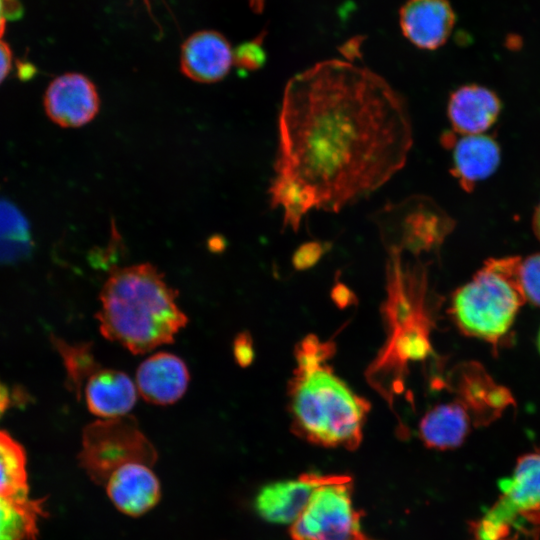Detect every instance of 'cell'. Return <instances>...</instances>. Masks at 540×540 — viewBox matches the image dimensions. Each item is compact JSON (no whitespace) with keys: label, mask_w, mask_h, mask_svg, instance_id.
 <instances>
[{"label":"cell","mask_w":540,"mask_h":540,"mask_svg":"<svg viewBox=\"0 0 540 540\" xmlns=\"http://www.w3.org/2000/svg\"><path fill=\"white\" fill-rule=\"evenodd\" d=\"M413 143L403 97L347 61L318 62L286 84L270 204L297 231L312 209L339 212L382 187Z\"/></svg>","instance_id":"6da1fadb"},{"label":"cell","mask_w":540,"mask_h":540,"mask_svg":"<svg viewBox=\"0 0 540 540\" xmlns=\"http://www.w3.org/2000/svg\"><path fill=\"white\" fill-rule=\"evenodd\" d=\"M178 291L151 263L113 266L99 295L95 315L100 333L133 354L172 343L187 325Z\"/></svg>","instance_id":"7a4b0ae2"},{"label":"cell","mask_w":540,"mask_h":540,"mask_svg":"<svg viewBox=\"0 0 540 540\" xmlns=\"http://www.w3.org/2000/svg\"><path fill=\"white\" fill-rule=\"evenodd\" d=\"M387 299L382 312L387 340L366 372L371 385L392 404L404 388L410 362L432 352V318L427 305V282L420 266L411 267L397 253L389 254Z\"/></svg>","instance_id":"3957f363"},{"label":"cell","mask_w":540,"mask_h":540,"mask_svg":"<svg viewBox=\"0 0 540 540\" xmlns=\"http://www.w3.org/2000/svg\"><path fill=\"white\" fill-rule=\"evenodd\" d=\"M292 431L329 448L355 450L363 438L370 403L354 393L327 364L295 371L288 387Z\"/></svg>","instance_id":"277c9868"},{"label":"cell","mask_w":540,"mask_h":540,"mask_svg":"<svg viewBox=\"0 0 540 540\" xmlns=\"http://www.w3.org/2000/svg\"><path fill=\"white\" fill-rule=\"evenodd\" d=\"M524 302L512 275L511 257L492 258L455 291L450 314L467 336L497 344Z\"/></svg>","instance_id":"5b68a950"},{"label":"cell","mask_w":540,"mask_h":540,"mask_svg":"<svg viewBox=\"0 0 540 540\" xmlns=\"http://www.w3.org/2000/svg\"><path fill=\"white\" fill-rule=\"evenodd\" d=\"M156 460L154 445L130 414L99 419L83 430L79 462L97 484L104 485L113 471L127 463L153 466Z\"/></svg>","instance_id":"8992f818"},{"label":"cell","mask_w":540,"mask_h":540,"mask_svg":"<svg viewBox=\"0 0 540 540\" xmlns=\"http://www.w3.org/2000/svg\"><path fill=\"white\" fill-rule=\"evenodd\" d=\"M362 515L353 505L351 478L340 475L315 490L290 525L291 540H367L361 530Z\"/></svg>","instance_id":"52a82bcc"},{"label":"cell","mask_w":540,"mask_h":540,"mask_svg":"<svg viewBox=\"0 0 540 540\" xmlns=\"http://www.w3.org/2000/svg\"><path fill=\"white\" fill-rule=\"evenodd\" d=\"M501 496L483 519L508 530L518 515L540 510V452L521 456L513 474L499 482Z\"/></svg>","instance_id":"ba28073f"},{"label":"cell","mask_w":540,"mask_h":540,"mask_svg":"<svg viewBox=\"0 0 540 540\" xmlns=\"http://www.w3.org/2000/svg\"><path fill=\"white\" fill-rule=\"evenodd\" d=\"M450 382L456 400L465 407L474 426L490 424L514 404L510 391L497 384L477 363L456 367Z\"/></svg>","instance_id":"9c48e42d"},{"label":"cell","mask_w":540,"mask_h":540,"mask_svg":"<svg viewBox=\"0 0 540 540\" xmlns=\"http://www.w3.org/2000/svg\"><path fill=\"white\" fill-rule=\"evenodd\" d=\"M339 477L308 472L295 479L267 483L255 495L254 509L269 523L291 525L302 514L315 490Z\"/></svg>","instance_id":"30bf717a"},{"label":"cell","mask_w":540,"mask_h":540,"mask_svg":"<svg viewBox=\"0 0 540 540\" xmlns=\"http://www.w3.org/2000/svg\"><path fill=\"white\" fill-rule=\"evenodd\" d=\"M44 109L57 125L76 128L89 123L99 111V95L85 75L65 73L51 81L44 94Z\"/></svg>","instance_id":"8fae6325"},{"label":"cell","mask_w":540,"mask_h":540,"mask_svg":"<svg viewBox=\"0 0 540 540\" xmlns=\"http://www.w3.org/2000/svg\"><path fill=\"white\" fill-rule=\"evenodd\" d=\"M105 489L113 505L123 514L138 517L154 508L161 498V485L152 466L132 462L113 471Z\"/></svg>","instance_id":"7c38bea8"},{"label":"cell","mask_w":540,"mask_h":540,"mask_svg":"<svg viewBox=\"0 0 540 540\" xmlns=\"http://www.w3.org/2000/svg\"><path fill=\"white\" fill-rule=\"evenodd\" d=\"M399 22L412 44L435 50L450 37L456 15L448 0H408L400 10Z\"/></svg>","instance_id":"4fadbf2b"},{"label":"cell","mask_w":540,"mask_h":540,"mask_svg":"<svg viewBox=\"0 0 540 540\" xmlns=\"http://www.w3.org/2000/svg\"><path fill=\"white\" fill-rule=\"evenodd\" d=\"M190 372L186 363L170 352H158L138 366L135 385L140 396L154 405H170L186 392Z\"/></svg>","instance_id":"5bb4252c"},{"label":"cell","mask_w":540,"mask_h":540,"mask_svg":"<svg viewBox=\"0 0 540 540\" xmlns=\"http://www.w3.org/2000/svg\"><path fill=\"white\" fill-rule=\"evenodd\" d=\"M233 64L234 51L229 41L216 31H198L181 47V71L196 82H217L228 74Z\"/></svg>","instance_id":"9a60e30c"},{"label":"cell","mask_w":540,"mask_h":540,"mask_svg":"<svg viewBox=\"0 0 540 540\" xmlns=\"http://www.w3.org/2000/svg\"><path fill=\"white\" fill-rule=\"evenodd\" d=\"M443 140L446 147L452 148V174L467 192L492 175L499 166L500 148L490 136L476 134L456 138L449 133Z\"/></svg>","instance_id":"2e32d148"},{"label":"cell","mask_w":540,"mask_h":540,"mask_svg":"<svg viewBox=\"0 0 540 540\" xmlns=\"http://www.w3.org/2000/svg\"><path fill=\"white\" fill-rule=\"evenodd\" d=\"M137 393L135 382L125 372L103 367L83 388L87 408L100 419L128 415L136 403Z\"/></svg>","instance_id":"e0dca14e"},{"label":"cell","mask_w":540,"mask_h":540,"mask_svg":"<svg viewBox=\"0 0 540 540\" xmlns=\"http://www.w3.org/2000/svg\"><path fill=\"white\" fill-rule=\"evenodd\" d=\"M500 101L489 89L466 85L454 91L448 102V117L460 135L482 134L496 121Z\"/></svg>","instance_id":"ac0fdd59"},{"label":"cell","mask_w":540,"mask_h":540,"mask_svg":"<svg viewBox=\"0 0 540 540\" xmlns=\"http://www.w3.org/2000/svg\"><path fill=\"white\" fill-rule=\"evenodd\" d=\"M472 419L457 400L434 406L419 423V436L430 449L451 450L462 445L467 438Z\"/></svg>","instance_id":"d6986e66"},{"label":"cell","mask_w":540,"mask_h":540,"mask_svg":"<svg viewBox=\"0 0 540 540\" xmlns=\"http://www.w3.org/2000/svg\"><path fill=\"white\" fill-rule=\"evenodd\" d=\"M40 501L23 497H0V540H35Z\"/></svg>","instance_id":"ffe728a7"},{"label":"cell","mask_w":540,"mask_h":540,"mask_svg":"<svg viewBox=\"0 0 540 540\" xmlns=\"http://www.w3.org/2000/svg\"><path fill=\"white\" fill-rule=\"evenodd\" d=\"M28 496L26 457L22 447L0 431V497Z\"/></svg>","instance_id":"44dd1931"},{"label":"cell","mask_w":540,"mask_h":540,"mask_svg":"<svg viewBox=\"0 0 540 540\" xmlns=\"http://www.w3.org/2000/svg\"><path fill=\"white\" fill-rule=\"evenodd\" d=\"M55 345L62 356L69 384L80 398L86 381L102 368L93 352V344L82 342L71 345L55 339Z\"/></svg>","instance_id":"7402d4cb"},{"label":"cell","mask_w":540,"mask_h":540,"mask_svg":"<svg viewBox=\"0 0 540 540\" xmlns=\"http://www.w3.org/2000/svg\"><path fill=\"white\" fill-rule=\"evenodd\" d=\"M514 280L524 301L540 308V253L514 256Z\"/></svg>","instance_id":"603a6c76"},{"label":"cell","mask_w":540,"mask_h":540,"mask_svg":"<svg viewBox=\"0 0 540 540\" xmlns=\"http://www.w3.org/2000/svg\"><path fill=\"white\" fill-rule=\"evenodd\" d=\"M332 341L321 342L313 334L302 339L295 348L297 372H309L326 365L335 352Z\"/></svg>","instance_id":"cb8c5ba5"},{"label":"cell","mask_w":540,"mask_h":540,"mask_svg":"<svg viewBox=\"0 0 540 540\" xmlns=\"http://www.w3.org/2000/svg\"><path fill=\"white\" fill-rule=\"evenodd\" d=\"M265 59V52L259 39L243 43L234 51V64L245 70L260 68Z\"/></svg>","instance_id":"d4e9b609"},{"label":"cell","mask_w":540,"mask_h":540,"mask_svg":"<svg viewBox=\"0 0 540 540\" xmlns=\"http://www.w3.org/2000/svg\"><path fill=\"white\" fill-rule=\"evenodd\" d=\"M329 244L319 241H310L298 247L292 257V263L296 270H306L322 258L328 250Z\"/></svg>","instance_id":"484cf974"},{"label":"cell","mask_w":540,"mask_h":540,"mask_svg":"<svg viewBox=\"0 0 540 540\" xmlns=\"http://www.w3.org/2000/svg\"><path fill=\"white\" fill-rule=\"evenodd\" d=\"M233 356L236 363L243 368L253 363L255 352L249 332L243 331L236 335L233 341Z\"/></svg>","instance_id":"4316f807"},{"label":"cell","mask_w":540,"mask_h":540,"mask_svg":"<svg viewBox=\"0 0 540 540\" xmlns=\"http://www.w3.org/2000/svg\"><path fill=\"white\" fill-rule=\"evenodd\" d=\"M333 302L339 308H346L356 303V295L344 284H336L331 292Z\"/></svg>","instance_id":"83f0119b"},{"label":"cell","mask_w":540,"mask_h":540,"mask_svg":"<svg viewBox=\"0 0 540 540\" xmlns=\"http://www.w3.org/2000/svg\"><path fill=\"white\" fill-rule=\"evenodd\" d=\"M13 54L10 46L0 39V84L9 75L12 68Z\"/></svg>","instance_id":"f1b7e54d"},{"label":"cell","mask_w":540,"mask_h":540,"mask_svg":"<svg viewBox=\"0 0 540 540\" xmlns=\"http://www.w3.org/2000/svg\"><path fill=\"white\" fill-rule=\"evenodd\" d=\"M6 5L8 20H18L23 15V7L19 0H3Z\"/></svg>","instance_id":"f546056e"},{"label":"cell","mask_w":540,"mask_h":540,"mask_svg":"<svg viewBox=\"0 0 540 540\" xmlns=\"http://www.w3.org/2000/svg\"><path fill=\"white\" fill-rule=\"evenodd\" d=\"M7 20L8 18H7L6 5L3 0H0V39L5 33Z\"/></svg>","instance_id":"4dcf8cb0"},{"label":"cell","mask_w":540,"mask_h":540,"mask_svg":"<svg viewBox=\"0 0 540 540\" xmlns=\"http://www.w3.org/2000/svg\"><path fill=\"white\" fill-rule=\"evenodd\" d=\"M9 405V395L6 388L0 384V416Z\"/></svg>","instance_id":"1f68e13d"},{"label":"cell","mask_w":540,"mask_h":540,"mask_svg":"<svg viewBox=\"0 0 540 540\" xmlns=\"http://www.w3.org/2000/svg\"><path fill=\"white\" fill-rule=\"evenodd\" d=\"M532 225H533V231H534L536 237L540 241V204L538 205V207L535 210Z\"/></svg>","instance_id":"d6a6232c"},{"label":"cell","mask_w":540,"mask_h":540,"mask_svg":"<svg viewBox=\"0 0 540 540\" xmlns=\"http://www.w3.org/2000/svg\"><path fill=\"white\" fill-rule=\"evenodd\" d=\"M252 7L256 10H261L264 4V0H249Z\"/></svg>","instance_id":"836d02e7"},{"label":"cell","mask_w":540,"mask_h":540,"mask_svg":"<svg viewBox=\"0 0 540 540\" xmlns=\"http://www.w3.org/2000/svg\"><path fill=\"white\" fill-rule=\"evenodd\" d=\"M537 343H538V349L540 351V331H539V334H538V340H537Z\"/></svg>","instance_id":"e575fe53"}]
</instances>
